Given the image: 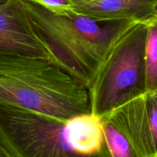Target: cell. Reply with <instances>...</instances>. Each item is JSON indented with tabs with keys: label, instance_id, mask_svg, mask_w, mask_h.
Listing matches in <instances>:
<instances>
[{
	"label": "cell",
	"instance_id": "277c9868",
	"mask_svg": "<svg viewBox=\"0 0 157 157\" xmlns=\"http://www.w3.org/2000/svg\"><path fill=\"white\" fill-rule=\"evenodd\" d=\"M65 121L0 104V157L75 156L64 140Z\"/></svg>",
	"mask_w": 157,
	"mask_h": 157
},
{
	"label": "cell",
	"instance_id": "7a4b0ae2",
	"mask_svg": "<svg viewBox=\"0 0 157 157\" xmlns=\"http://www.w3.org/2000/svg\"><path fill=\"white\" fill-rule=\"evenodd\" d=\"M23 4L49 61L87 89L113 34L127 21L98 22L72 10L58 14L29 0Z\"/></svg>",
	"mask_w": 157,
	"mask_h": 157
},
{
	"label": "cell",
	"instance_id": "52a82bcc",
	"mask_svg": "<svg viewBox=\"0 0 157 157\" xmlns=\"http://www.w3.org/2000/svg\"><path fill=\"white\" fill-rule=\"evenodd\" d=\"M72 11L98 22H150L157 17V0H90L73 3Z\"/></svg>",
	"mask_w": 157,
	"mask_h": 157
},
{
	"label": "cell",
	"instance_id": "30bf717a",
	"mask_svg": "<svg viewBox=\"0 0 157 157\" xmlns=\"http://www.w3.org/2000/svg\"><path fill=\"white\" fill-rule=\"evenodd\" d=\"M103 122L106 155L112 157H134L130 144L124 134L108 121L103 120Z\"/></svg>",
	"mask_w": 157,
	"mask_h": 157
},
{
	"label": "cell",
	"instance_id": "5b68a950",
	"mask_svg": "<svg viewBox=\"0 0 157 157\" xmlns=\"http://www.w3.org/2000/svg\"><path fill=\"white\" fill-rule=\"evenodd\" d=\"M101 118L113 124L124 134L134 157L157 156L149 117L147 93L130 98Z\"/></svg>",
	"mask_w": 157,
	"mask_h": 157
},
{
	"label": "cell",
	"instance_id": "3957f363",
	"mask_svg": "<svg viewBox=\"0 0 157 157\" xmlns=\"http://www.w3.org/2000/svg\"><path fill=\"white\" fill-rule=\"evenodd\" d=\"M148 23L124 21L113 34L87 87L90 112L102 117L130 98L146 93Z\"/></svg>",
	"mask_w": 157,
	"mask_h": 157
},
{
	"label": "cell",
	"instance_id": "7c38bea8",
	"mask_svg": "<svg viewBox=\"0 0 157 157\" xmlns=\"http://www.w3.org/2000/svg\"><path fill=\"white\" fill-rule=\"evenodd\" d=\"M147 94L149 117L157 151V94Z\"/></svg>",
	"mask_w": 157,
	"mask_h": 157
},
{
	"label": "cell",
	"instance_id": "8fae6325",
	"mask_svg": "<svg viewBox=\"0 0 157 157\" xmlns=\"http://www.w3.org/2000/svg\"><path fill=\"white\" fill-rule=\"evenodd\" d=\"M44 6L58 14H67L72 10L73 2L71 0H29Z\"/></svg>",
	"mask_w": 157,
	"mask_h": 157
},
{
	"label": "cell",
	"instance_id": "5bb4252c",
	"mask_svg": "<svg viewBox=\"0 0 157 157\" xmlns=\"http://www.w3.org/2000/svg\"><path fill=\"white\" fill-rule=\"evenodd\" d=\"M6 1H8V0H0V6L2 4H4Z\"/></svg>",
	"mask_w": 157,
	"mask_h": 157
},
{
	"label": "cell",
	"instance_id": "8992f818",
	"mask_svg": "<svg viewBox=\"0 0 157 157\" xmlns=\"http://www.w3.org/2000/svg\"><path fill=\"white\" fill-rule=\"evenodd\" d=\"M0 51L48 60V52L32 29L23 0H8L0 6Z\"/></svg>",
	"mask_w": 157,
	"mask_h": 157
},
{
	"label": "cell",
	"instance_id": "ba28073f",
	"mask_svg": "<svg viewBox=\"0 0 157 157\" xmlns=\"http://www.w3.org/2000/svg\"><path fill=\"white\" fill-rule=\"evenodd\" d=\"M64 133L67 146L75 156L103 154L104 130L101 117L90 111L75 115L65 121Z\"/></svg>",
	"mask_w": 157,
	"mask_h": 157
},
{
	"label": "cell",
	"instance_id": "6da1fadb",
	"mask_svg": "<svg viewBox=\"0 0 157 157\" xmlns=\"http://www.w3.org/2000/svg\"><path fill=\"white\" fill-rule=\"evenodd\" d=\"M0 104L61 121L90 112L87 87L46 58L0 51Z\"/></svg>",
	"mask_w": 157,
	"mask_h": 157
},
{
	"label": "cell",
	"instance_id": "4fadbf2b",
	"mask_svg": "<svg viewBox=\"0 0 157 157\" xmlns=\"http://www.w3.org/2000/svg\"><path fill=\"white\" fill-rule=\"evenodd\" d=\"M73 3L77 2H86V1H90V0H71Z\"/></svg>",
	"mask_w": 157,
	"mask_h": 157
},
{
	"label": "cell",
	"instance_id": "9c48e42d",
	"mask_svg": "<svg viewBox=\"0 0 157 157\" xmlns=\"http://www.w3.org/2000/svg\"><path fill=\"white\" fill-rule=\"evenodd\" d=\"M146 93L157 94V17L148 23L145 47Z\"/></svg>",
	"mask_w": 157,
	"mask_h": 157
}]
</instances>
